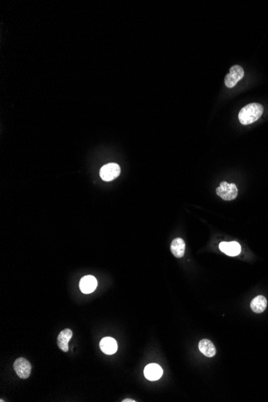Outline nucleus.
<instances>
[{
  "mask_svg": "<svg viewBox=\"0 0 268 402\" xmlns=\"http://www.w3.org/2000/svg\"><path fill=\"white\" fill-rule=\"evenodd\" d=\"M264 106L259 103H251L243 107L238 114V120L243 125H251L261 117L264 114Z\"/></svg>",
  "mask_w": 268,
  "mask_h": 402,
  "instance_id": "nucleus-1",
  "label": "nucleus"
},
{
  "mask_svg": "<svg viewBox=\"0 0 268 402\" xmlns=\"http://www.w3.org/2000/svg\"><path fill=\"white\" fill-rule=\"evenodd\" d=\"M218 195L226 201H231L237 198L238 188L234 183L222 182L219 186L216 189Z\"/></svg>",
  "mask_w": 268,
  "mask_h": 402,
  "instance_id": "nucleus-2",
  "label": "nucleus"
},
{
  "mask_svg": "<svg viewBox=\"0 0 268 402\" xmlns=\"http://www.w3.org/2000/svg\"><path fill=\"white\" fill-rule=\"evenodd\" d=\"M244 70L239 65H234L225 77V84L227 88H234L244 77Z\"/></svg>",
  "mask_w": 268,
  "mask_h": 402,
  "instance_id": "nucleus-3",
  "label": "nucleus"
},
{
  "mask_svg": "<svg viewBox=\"0 0 268 402\" xmlns=\"http://www.w3.org/2000/svg\"><path fill=\"white\" fill-rule=\"evenodd\" d=\"M120 168L116 163H109L104 165L100 171V176L105 182L114 180L120 175Z\"/></svg>",
  "mask_w": 268,
  "mask_h": 402,
  "instance_id": "nucleus-4",
  "label": "nucleus"
},
{
  "mask_svg": "<svg viewBox=\"0 0 268 402\" xmlns=\"http://www.w3.org/2000/svg\"><path fill=\"white\" fill-rule=\"evenodd\" d=\"M14 369L18 377L22 379H28L32 372V365L27 359L20 357L15 361Z\"/></svg>",
  "mask_w": 268,
  "mask_h": 402,
  "instance_id": "nucleus-5",
  "label": "nucleus"
},
{
  "mask_svg": "<svg viewBox=\"0 0 268 402\" xmlns=\"http://www.w3.org/2000/svg\"><path fill=\"white\" fill-rule=\"evenodd\" d=\"M97 287V281L93 275H86L80 282V289L84 294L92 293Z\"/></svg>",
  "mask_w": 268,
  "mask_h": 402,
  "instance_id": "nucleus-6",
  "label": "nucleus"
},
{
  "mask_svg": "<svg viewBox=\"0 0 268 402\" xmlns=\"http://www.w3.org/2000/svg\"><path fill=\"white\" fill-rule=\"evenodd\" d=\"M145 377L150 381H157L162 377L163 374V370L160 365L157 364H150L145 368L144 370Z\"/></svg>",
  "mask_w": 268,
  "mask_h": 402,
  "instance_id": "nucleus-7",
  "label": "nucleus"
},
{
  "mask_svg": "<svg viewBox=\"0 0 268 402\" xmlns=\"http://www.w3.org/2000/svg\"><path fill=\"white\" fill-rule=\"evenodd\" d=\"M221 251L229 256H237L240 254L241 246L237 242H222L219 244Z\"/></svg>",
  "mask_w": 268,
  "mask_h": 402,
  "instance_id": "nucleus-8",
  "label": "nucleus"
},
{
  "mask_svg": "<svg viewBox=\"0 0 268 402\" xmlns=\"http://www.w3.org/2000/svg\"><path fill=\"white\" fill-rule=\"evenodd\" d=\"M100 348L106 355H113L117 351V343L112 337H104L100 342Z\"/></svg>",
  "mask_w": 268,
  "mask_h": 402,
  "instance_id": "nucleus-9",
  "label": "nucleus"
},
{
  "mask_svg": "<svg viewBox=\"0 0 268 402\" xmlns=\"http://www.w3.org/2000/svg\"><path fill=\"white\" fill-rule=\"evenodd\" d=\"M72 336V330H70L69 328H66L60 332L58 335L57 345L61 351L65 352L68 351V343Z\"/></svg>",
  "mask_w": 268,
  "mask_h": 402,
  "instance_id": "nucleus-10",
  "label": "nucleus"
},
{
  "mask_svg": "<svg viewBox=\"0 0 268 402\" xmlns=\"http://www.w3.org/2000/svg\"><path fill=\"white\" fill-rule=\"evenodd\" d=\"M199 350L204 356L207 357H213L216 354V349L211 340L203 339L199 344Z\"/></svg>",
  "mask_w": 268,
  "mask_h": 402,
  "instance_id": "nucleus-11",
  "label": "nucleus"
},
{
  "mask_svg": "<svg viewBox=\"0 0 268 402\" xmlns=\"http://www.w3.org/2000/svg\"><path fill=\"white\" fill-rule=\"evenodd\" d=\"M268 306L267 299L263 296H258L251 302V308L255 313H262L265 311Z\"/></svg>",
  "mask_w": 268,
  "mask_h": 402,
  "instance_id": "nucleus-12",
  "label": "nucleus"
},
{
  "mask_svg": "<svg viewBox=\"0 0 268 402\" xmlns=\"http://www.w3.org/2000/svg\"><path fill=\"white\" fill-rule=\"evenodd\" d=\"M172 254L177 258H182L185 254V244L184 240L178 238L173 239L170 246Z\"/></svg>",
  "mask_w": 268,
  "mask_h": 402,
  "instance_id": "nucleus-13",
  "label": "nucleus"
},
{
  "mask_svg": "<svg viewBox=\"0 0 268 402\" xmlns=\"http://www.w3.org/2000/svg\"><path fill=\"white\" fill-rule=\"evenodd\" d=\"M123 402H134L135 401L131 400V399H125V400L122 401Z\"/></svg>",
  "mask_w": 268,
  "mask_h": 402,
  "instance_id": "nucleus-14",
  "label": "nucleus"
}]
</instances>
